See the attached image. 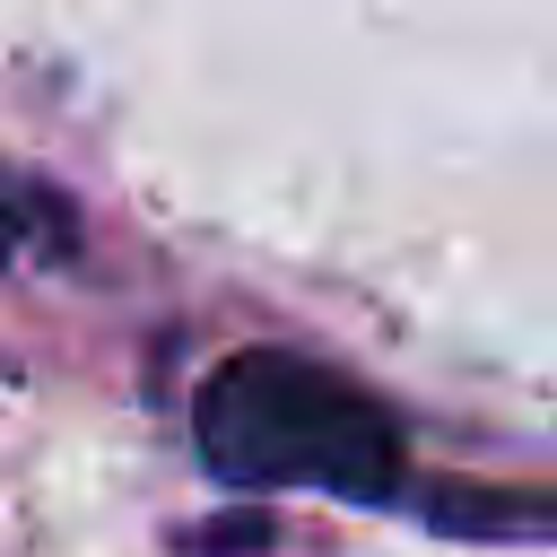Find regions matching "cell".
Wrapping results in <instances>:
<instances>
[{
	"mask_svg": "<svg viewBox=\"0 0 557 557\" xmlns=\"http://www.w3.org/2000/svg\"><path fill=\"white\" fill-rule=\"evenodd\" d=\"M191 444L226 487H252V496H278V487L339 496V505L409 496L400 426L383 418V400L287 348H235L226 366H209L191 400Z\"/></svg>",
	"mask_w": 557,
	"mask_h": 557,
	"instance_id": "1",
	"label": "cell"
},
{
	"mask_svg": "<svg viewBox=\"0 0 557 557\" xmlns=\"http://www.w3.org/2000/svg\"><path fill=\"white\" fill-rule=\"evenodd\" d=\"M418 522L461 540H557V496H505V487H409Z\"/></svg>",
	"mask_w": 557,
	"mask_h": 557,
	"instance_id": "2",
	"label": "cell"
}]
</instances>
